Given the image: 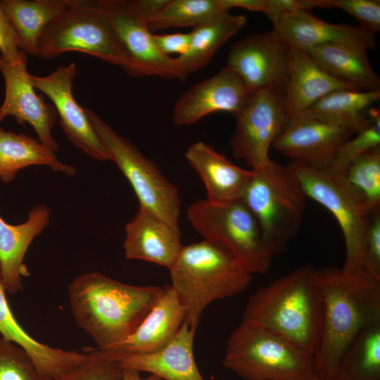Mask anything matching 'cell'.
Masks as SVG:
<instances>
[{
    "mask_svg": "<svg viewBox=\"0 0 380 380\" xmlns=\"http://www.w3.org/2000/svg\"><path fill=\"white\" fill-rule=\"evenodd\" d=\"M323 315L318 348L314 356L318 380H332L338 361L355 337L380 324V280L365 270H316Z\"/></svg>",
    "mask_w": 380,
    "mask_h": 380,
    "instance_id": "6da1fadb",
    "label": "cell"
},
{
    "mask_svg": "<svg viewBox=\"0 0 380 380\" xmlns=\"http://www.w3.org/2000/svg\"><path fill=\"white\" fill-rule=\"evenodd\" d=\"M163 292L160 286L130 285L94 272L72 281L69 299L77 324L96 348H106L129 336Z\"/></svg>",
    "mask_w": 380,
    "mask_h": 380,
    "instance_id": "7a4b0ae2",
    "label": "cell"
},
{
    "mask_svg": "<svg viewBox=\"0 0 380 380\" xmlns=\"http://www.w3.org/2000/svg\"><path fill=\"white\" fill-rule=\"evenodd\" d=\"M315 272L305 265L256 290L248 297L243 321L284 337L314 357L323 315Z\"/></svg>",
    "mask_w": 380,
    "mask_h": 380,
    "instance_id": "3957f363",
    "label": "cell"
},
{
    "mask_svg": "<svg viewBox=\"0 0 380 380\" xmlns=\"http://www.w3.org/2000/svg\"><path fill=\"white\" fill-rule=\"evenodd\" d=\"M169 270L184 321L194 331L208 305L242 292L253 275L224 245L205 239L183 246Z\"/></svg>",
    "mask_w": 380,
    "mask_h": 380,
    "instance_id": "277c9868",
    "label": "cell"
},
{
    "mask_svg": "<svg viewBox=\"0 0 380 380\" xmlns=\"http://www.w3.org/2000/svg\"><path fill=\"white\" fill-rule=\"evenodd\" d=\"M222 365L243 380H318L314 357L244 321L229 336Z\"/></svg>",
    "mask_w": 380,
    "mask_h": 380,
    "instance_id": "5b68a950",
    "label": "cell"
},
{
    "mask_svg": "<svg viewBox=\"0 0 380 380\" xmlns=\"http://www.w3.org/2000/svg\"><path fill=\"white\" fill-rule=\"evenodd\" d=\"M251 170L241 199L257 219L277 255L297 236L307 196L287 165L270 160L262 167Z\"/></svg>",
    "mask_w": 380,
    "mask_h": 380,
    "instance_id": "8992f818",
    "label": "cell"
},
{
    "mask_svg": "<svg viewBox=\"0 0 380 380\" xmlns=\"http://www.w3.org/2000/svg\"><path fill=\"white\" fill-rule=\"evenodd\" d=\"M187 219L203 239L224 245L252 274H265L274 252L255 217L240 198L224 203L198 200L189 206Z\"/></svg>",
    "mask_w": 380,
    "mask_h": 380,
    "instance_id": "52a82bcc",
    "label": "cell"
},
{
    "mask_svg": "<svg viewBox=\"0 0 380 380\" xmlns=\"http://www.w3.org/2000/svg\"><path fill=\"white\" fill-rule=\"evenodd\" d=\"M97 135L111 161L131 184L143 207L181 233V198L178 188L127 138L119 134L99 115L85 108Z\"/></svg>",
    "mask_w": 380,
    "mask_h": 380,
    "instance_id": "ba28073f",
    "label": "cell"
},
{
    "mask_svg": "<svg viewBox=\"0 0 380 380\" xmlns=\"http://www.w3.org/2000/svg\"><path fill=\"white\" fill-rule=\"evenodd\" d=\"M68 51H80L125 68L113 34L90 0H68L66 8L42 32L35 56L51 59Z\"/></svg>",
    "mask_w": 380,
    "mask_h": 380,
    "instance_id": "9c48e42d",
    "label": "cell"
},
{
    "mask_svg": "<svg viewBox=\"0 0 380 380\" xmlns=\"http://www.w3.org/2000/svg\"><path fill=\"white\" fill-rule=\"evenodd\" d=\"M109 26L125 59L123 70L135 77H158L184 82L187 76L175 58L157 48L148 23L132 8L129 0H90Z\"/></svg>",
    "mask_w": 380,
    "mask_h": 380,
    "instance_id": "30bf717a",
    "label": "cell"
},
{
    "mask_svg": "<svg viewBox=\"0 0 380 380\" xmlns=\"http://www.w3.org/2000/svg\"><path fill=\"white\" fill-rule=\"evenodd\" d=\"M287 167L305 196L326 208L338 223L346 250L342 270L349 273L362 270L361 250L367 216L333 172L293 160Z\"/></svg>",
    "mask_w": 380,
    "mask_h": 380,
    "instance_id": "8fae6325",
    "label": "cell"
},
{
    "mask_svg": "<svg viewBox=\"0 0 380 380\" xmlns=\"http://www.w3.org/2000/svg\"><path fill=\"white\" fill-rule=\"evenodd\" d=\"M236 124L230 140L234 158L242 159L251 170L271 160L269 149L287 121L284 91H254L235 116Z\"/></svg>",
    "mask_w": 380,
    "mask_h": 380,
    "instance_id": "7c38bea8",
    "label": "cell"
},
{
    "mask_svg": "<svg viewBox=\"0 0 380 380\" xmlns=\"http://www.w3.org/2000/svg\"><path fill=\"white\" fill-rule=\"evenodd\" d=\"M290 46L272 29L235 42L226 67L251 91L274 89L284 91Z\"/></svg>",
    "mask_w": 380,
    "mask_h": 380,
    "instance_id": "4fadbf2b",
    "label": "cell"
},
{
    "mask_svg": "<svg viewBox=\"0 0 380 380\" xmlns=\"http://www.w3.org/2000/svg\"><path fill=\"white\" fill-rule=\"evenodd\" d=\"M77 68L74 63L60 65L46 76L30 75L35 89L52 101L59 123L71 143L90 158L99 161L110 160L104 144L94 129L85 108L77 102L72 94L73 79Z\"/></svg>",
    "mask_w": 380,
    "mask_h": 380,
    "instance_id": "5bb4252c",
    "label": "cell"
},
{
    "mask_svg": "<svg viewBox=\"0 0 380 380\" xmlns=\"http://www.w3.org/2000/svg\"><path fill=\"white\" fill-rule=\"evenodd\" d=\"M27 53L22 51L19 61L11 63L0 55V72L6 86L5 99L0 106V122L7 116H14L23 125L29 123L41 144L53 152L58 145L51 134L57 113L53 104L37 95L27 70Z\"/></svg>",
    "mask_w": 380,
    "mask_h": 380,
    "instance_id": "9a60e30c",
    "label": "cell"
},
{
    "mask_svg": "<svg viewBox=\"0 0 380 380\" xmlns=\"http://www.w3.org/2000/svg\"><path fill=\"white\" fill-rule=\"evenodd\" d=\"M252 92L235 72L225 67L178 98L173 108V123L191 125L215 112H227L235 117Z\"/></svg>",
    "mask_w": 380,
    "mask_h": 380,
    "instance_id": "2e32d148",
    "label": "cell"
},
{
    "mask_svg": "<svg viewBox=\"0 0 380 380\" xmlns=\"http://www.w3.org/2000/svg\"><path fill=\"white\" fill-rule=\"evenodd\" d=\"M185 319V310L170 286L137 329L125 340L106 348L91 347L101 357L116 362L129 355L153 353L167 345Z\"/></svg>",
    "mask_w": 380,
    "mask_h": 380,
    "instance_id": "e0dca14e",
    "label": "cell"
},
{
    "mask_svg": "<svg viewBox=\"0 0 380 380\" xmlns=\"http://www.w3.org/2000/svg\"><path fill=\"white\" fill-rule=\"evenodd\" d=\"M352 135L341 127L299 115L287 120L272 145L291 160L323 168Z\"/></svg>",
    "mask_w": 380,
    "mask_h": 380,
    "instance_id": "ac0fdd59",
    "label": "cell"
},
{
    "mask_svg": "<svg viewBox=\"0 0 380 380\" xmlns=\"http://www.w3.org/2000/svg\"><path fill=\"white\" fill-rule=\"evenodd\" d=\"M272 22L273 30L289 46L303 50L329 44L355 45L367 51L376 47L374 34L359 26L326 22L310 11L285 13Z\"/></svg>",
    "mask_w": 380,
    "mask_h": 380,
    "instance_id": "d6986e66",
    "label": "cell"
},
{
    "mask_svg": "<svg viewBox=\"0 0 380 380\" xmlns=\"http://www.w3.org/2000/svg\"><path fill=\"white\" fill-rule=\"evenodd\" d=\"M339 89L358 90L327 72L305 50L290 46L284 91L287 120L302 114L322 97Z\"/></svg>",
    "mask_w": 380,
    "mask_h": 380,
    "instance_id": "ffe728a7",
    "label": "cell"
},
{
    "mask_svg": "<svg viewBox=\"0 0 380 380\" xmlns=\"http://www.w3.org/2000/svg\"><path fill=\"white\" fill-rule=\"evenodd\" d=\"M125 232L123 249L127 259L141 260L169 270L183 247L181 233L141 206L125 225Z\"/></svg>",
    "mask_w": 380,
    "mask_h": 380,
    "instance_id": "44dd1931",
    "label": "cell"
},
{
    "mask_svg": "<svg viewBox=\"0 0 380 380\" xmlns=\"http://www.w3.org/2000/svg\"><path fill=\"white\" fill-rule=\"evenodd\" d=\"M196 331L185 321L172 339L148 354L129 355L115 362L121 369L146 372L165 380H205L194 355Z\"/></svg>",
    "mask_w": 380,
    "mask_h": 380,
    "instance_id": "7402d4cb",
    "label": "cell"
},
{
    "mask_svg": "<svg viewBox=\"0 0 380 380\" xmlns=\"http://www.w3.org/2000/svg\"><path fill=\"white\" fill-rule=\"evenodd\" d=\"M184 156L202 179L208 201L224 203L241 198L252 175L251 170L234 165L203 141L192 144Z\"/></svg>",
    "mask_w": 380,
    "mask_h": 380,
    "instance_id": "603a6c76",
    "label": "cell"
},
{
    "mask_svg": "<svg viewBox=\"0 0 380 380\" xmlns=\"http://www.w3.org/2000/svg\"><path fill=\"white\" fill-rule=\"evenodd\" d=\"M50 210L37 205L20 224L6 223L0 217V268L6 291L13 294L23 289L22 277L28 275L24 258L34 240L49 224Z\"/></svg>",
    "mask_w": 380,
    "mask_h": 380,
    "instance_id": "cb8c5ba5",
    "label": "cell"
},
{
    "mask_svg": "<svg viewBox=\"0 0 380 380\" xmlns=\"http://www.w3.org/2000/svg\"><path fill=\"white\" fill-rule=\"evenodd\" d=\"M5 292L0 268V334L1 337L23 348L42 374L55 380L87 360L89 355L84 353L52 348L34 339L17 322Z\"/></svg>",
    "mask_w": 380,
    "mask_h": 380,
    "instance_id": "d4e9b609",
    "label": "cell"
},
{
    "mask_svg": "<svg viewBox=\"0 0 380 380\" xmlns=\"http://www.w3.org/2000/svg\"><path fill=\"white\" fill-rule=\"evenodd\" d=\"M327 72L360 91L380 89V78L362 47L329 44L305 50Z\"/></svg>",
    "mask_w": 380,
    "mask_h": 380,
    "instance_id": "484cf974",
    "label": "cell"
},
{
    "mask_svg": "<svg viewBox=\"0 0 380 380\" xmlns=\"http://www.w3.org/2000/svg\"><path fill=\"white\" fill-rule=\"evenodd\" d=\"M380 98V89L358 91L339 89L331 91L311 105L302 114L356 134L371 123L364 110Z\"/></svg>",
    "mask_w": 380,
    "mask_h": 380,
    "instance_id": "4316f807",
    "label": "cell"
},
{
    "mask_svg": "<svg viewBox=\"0 0 380 380\" xmlns=\"http://www.w3.org/2000/svg\"><path fill=\"white\" fill-rule=\"evenodd\" d=\"M246 18L226 11L192 27L187 51L176 57L182 72L189 74L204 68L217 50L246 24Z\"/></svg>",
    "mask_w": 380,
    "mask_h": 380,
    "instance_id": "83f0119b",
    "label": "cell"
},
{
    "mask_svg": "<svg viewBox=\"0 0 380 380\" xmlns=\"http://www.w3.org/2000/svg\"><path fill=\"white\" fill-rule=\"evenodd\" d=\"M31 165H46L55 172L72 175L76 169L61 162L55 153L32 137L0 127V178L11 182L18 172Z\"/></svg>",
    "mask_w": 380,
    "mask_h": 380,
    "instance_id": "f1b7e54d",
    "label": "cell"
},
{
    "mask_svg": "<svg viewBox=\"0 0 380 380\" xmlns=\"http://www.w3.org/2000/svg\"><path fill=\"white\" fill-rule=\"evenodd\" d=\"M0 3L18 34L20 49L35 56L42 32L66 8L68 0H3Z\"/></svg>",
    "mask_w": 380,
    "mask_h": 380,
    "instance_id": "f546056e",
    "label": "cell"
},
{
    "mask_svg": "<svg viewBox=\"0 0 380 380\" xmlns=\"http://www.w3.org/2000/svg\"><path fill=\"white\" fill-rule=\"evenodd\" d=\"M331 172L365 215L380 210V146L367 151L344 170Z\"/></svg>",
    "mask_w": 380,
    "mask_h": 380,
    "instance_id": "4dcf8cb0",
    "label": "cell"
},
{
    "mask_svg": "<svg viewBox=\"0 0 380 380\" xmlns=\"http://www.w3.org/2000/svg\"><path fill=\"white\" fill-rule=\"evenodd\" d=\"M332 380H380V324L365 329L351 342Z\"/></svg>",
    "mask_w": 380,
    "mask_h": 380,
    "instance_id": "1f68e13d",
    "label": "cell"
},
{
    "mask_svg": "<svg viewBox=\"0 0 380 380\" xmlns=\"http://www.w3.org/2000/svg\"><path fill=\"white\" fill-rule=\"evenodd\" d=\"M226 11L229 10L222 0H168L148 27L151 32L175 27H194Z\"/></svg>",
    "mask_w": 380,
    "mask_h": 380,
    "instance_id": "d6a6232c",
    "label": "cell"
},
{
    "mask_svg": "<svg viewBox=\"0 0 380 380\" xmlns=\"http://www.w3.org/2000/svg\"><path fill=\"white\" fill-rule=\"evenodd\" d=\"M371 123L363 131L341 144L322 168L340 172L367 151L380 146V113L372 108L369 110Z\"/></svg>",
    "mask_w": 380,
    "mask_h": 380,
    "instance_id": "836d02e7",
    "label": "cell"
},
{
    "mask_svg": "<svg viewBox=\"0 0 380 380\" xmlns=\"http://www.w3.org/2000/svg\"><path fill=\"white\" fill-rule=\"evenodd\" d=\"M0 380H53L42 374L28 353L0 337Z\"/></svg>",
    "mask_w": 380,
    "mask_h": 380,
    "instance_id": "e575fe53",
    "label": "cell"
},
{
    "mask_svg": "<svg viewBox=\"0 0 380 380\" xmlns=\"http://www.w3.org/2000/svg\"><path fill=\"white\" fill-rule=\"evenodd\" d=\"M89 358L71 372L55 380H123L122 369L115 362L105 359L87 347Z\"/></svg>",
    "mask_w": 380,
    "mask_h": 380,
    "instance_id": "d590c367",
    "label": "cell"
},
{
    "mask_svg": "<svg viewBox=\"0 0 380 380\" xmlns=\"http://www.w3.org/2000/svg\"><path fill=\"white\" fill-rule=\"evenodd\" d=\"M341 8L355 17L359 27L375 34L380 30V1L376 0H324V8Z\"/></svg>",
    "mask_w": 380,
    "mask_h": 380,
    "instance_id": "8d00e7d4",
    "label": "cell"
},
{
    "mask_svg": "<svg viewBox=\"0 0 380 380\" xmlns=\"http://www.w3.org/2000/svg\"><path fill=\"white\" fill-rule=\"evenodd\" d=\"M361 264L363 270L380 280V210L367 215Z\"/></svg>",
    "mask_w": 380,
    "mask_h": 380,
    "instance_id": "74e56055",
    "label": "cell"
},
{
    "mask_svg": "<svg viewBox=\"0 0 380 380\" xmlns=\"http://www.w3.org/2000/svg\"><path fill=\"white\" fill-rule=\"evenodd\" d=\"M0 52L6 61L15 63L21 56L15 30L0 3Z\"/></svg>",
    "mask_w": 380,
    "mask_h": 380,
    "instance_id": "f35d334b",
    "label": "cell"
},
{
    "mask_svg": "<svg viewBox=\"0 0 380 380\" xmlns=\"http://www.w3.org/2000/svg\"><path fill=\"white\" fill-rule=\"evenodd\" d=\"M154 44L160 52L167 56L178 53L179 56L184 54L189 46V33H172L164 34H153Z\"/></svg>",
    "mask_w": 380,
    "mask_h": 380,
    "instance_id": "ab89813d",
    "label": "cell"
},
{
    "mask_svg": "<svg viewBox=\"0 0 380 380\" xmlns=\"http://www.w3.org/2000/svg\"><path fill=\"white\" fill-rule=\"evenodd\" d=\"M134 11L148 23L162 11L168 0H129Z\"/></svg>",
    "mask_w": 380,
    "mask_h": 380,
    "instance_id": "60d3db41",
    "label": "cell"
},
{
    "mask_svg": "<svg viewBox=\"0 0 380 380\" xmlns=\"http://www.w3.org/2000/svg\"><path fill=\"white\" fill-rule=\"evenodd\" d=\"M123 380H163L158 376L151 374L144 378L140 375V372L130 369H121Z\"/></svg>",
    "mask_w": 380,
    "mask_h": 380,
    "instance_id": "b9f144b4",
    "label": "cell"
}]
</instances>
